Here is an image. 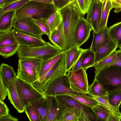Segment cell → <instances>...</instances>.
I'll return each mask as SVG.
<instances>
[{"label":"cell","mask_w":121,"mask_h":121,"mask_svg":"<svg viewBox=\"0 0 121 121\" xmlns=\"http://www.w3.org/2000/svg\"><path fill=\"white\" fill-rule=\"evenodd\" d=\"M57 10L53 4L30 0L16 10L13 22L23 18L34 20L47 18Z\"/></svg>","instance_id":"obj_1"},{"label":"cell","mask_w":121,"mask_h":121,"mask_svg":"<svg viewBox=\"0 0 121 121\" xmlns=\"http://www.w3.org/2000/svg\"><path fill=\"white\" fill-rule=\"evenodd\" d=\"M60 12L62 17L66 51L76 44L75 31L82 15L72 4Z\"/></svg>","instance_id":"obj_2"},{"label":"cell","mask_w":121,"mask_h":121,"mask_svg":"<svg viewBox=\"0 0 121 121\" xmlns=\"http://www.w3.org/2000/svg\"><path fill=\"white\" fill-rule=\"evenodd\" d=\"M95 72V77L108 93L121 91V67L109 65Z\"/></svg>","instance_id":"obj_3"},{"label":"cell","mask_w":121,"mask_h":121,"mask_svg":"<svg viewBox=\"0 0 121 121\" xmlns=\"http://www.w3.org/2000/svg\"><path fill=\"white\" fill-rule=\"evenodd\" d=\"M62 52L58 47L47 42L44 45L36 47L20 46L17 56L18 58H33L42 60L51 58Z\"/></svg>","instance_id":"obj_4"},{"label":"cell","mask_w":121,"mask_h":121,"mask_svg":"<svg viewBox=\"0 0 121 121\" xmlns=\"http://www.w3.org/2000/svg\"><path fill=\"white\" fill-rule=\"evenodd\" d=\"M61 104L74 108L78 121H98V119L92 108L82 104L70 96L61 95L56 96Z\"/></svg>","instance_id":"obj_5"},{"label":"cell","mask_w":121,"mask_h":121,"mask_svg":"<svg viewBox=\"0 0 121 121\" xmlns=\"http://www.w3.org/2000/svg\"><path fill=\"white\" fill-rule=\"evenodd\" d=\"M69 93L81 94L75 92L71 89L66 73L60 75L50 81L46 85L43 94L46 97L56 96Z\"/></svg>","instance_id":"obj_6"},{"label":"cell","mask_w":121,"mask_h":121,"mask_svg":"<svg viewBox=\"0 0 121 121\" xmlns=\"http://www.w3.org/2000/svg\"><path fill=\"white\" fill-rule=\"evenodd\" d=\"M17 91L23 106L32 105L44 95L35 88L31 83L16 77Z\"/></svg>","instance_id":"obj_7"},{"label":"cell","mask_w":121,"mask_h":121,"mask_svg":"<svg viewBox=\"0 0 121 121\" xmlns=\"http://www.w3.org/2000/svg\"><path fill=\"white\" fill-rule=\"evenodd\" d=\"M66 73L65 52L64 55L52 68L31 84L43 94L46 85L50 81L60 75Z\"/></svg>","instance_id":"obj_8"},{"label":"cell","mask_w":121,"mask_h":121,"mask_svg":"<svg viewBox=\"0 0 121 121\" xmlns=\"http://www.w3.org/2000/svg\"><path fill=\"white\" fill-rule=\"evenodd\" d=\"M86 71L81 68L75 71L69 70L67 74L70 88L74 92L82 94H89Z\"/></svg>","instance_id":"obj_9"},{"label":"cell","mask_w":121,"mask_h":121,"mask_svg":"<svg viewBox=\"0 0 121 121\" xmlns=\"http://www.w3.org/2000/svg\"><path fill=\"white\" fill-rule=\"evenodd\" d=\"M13 27L16 28L31 35L39 38L45 35L35 23L34 19L23 18L13 22Z\"/></svg>","instance_id":"obj_10"},{"label":"cell","mask_w":121,"mask_h":121,"mask_svg":"<svg viewBox=\"0 0 121 121\" xmlns=\"http://www.w3.org/2000/svg\"><path fill=\"white\" fill-rule=\"evenodd\" d=\"M102 6L99 0H93L87 13L86 19L96 32L99 31Z\"/></svg>","instance_id":"obj_11"},{"label":"cell","mask_w":121,"mask_h":121,"mask_svg":"<svg viewBox=\"0 0 121 121\" xmlns=\"http://www.w3.org/2000/svg\"><path fill=\"white\" fill-rule=\"evenodd\" d=\"M14 35L20 46L32 47L44 45L47 42L42 38L34 37L14 27L13 29Z\"/></svg>","instance_id":"obj_12"},{"label":"cell","mask_w":121,"mask_h":121,"mask_svg":"<svg viewBox=\"0 0 121 121\" xmlns=\"http://www.w3.org/2000/svg\"><path fill=\"white\" fill-rule=\"evenodd\" d=\"M92 28L83 16H81L77 26L75 32L76 44L79 47L90 37Z\"/></svg>","instance_id":"obj_13"},{"label":"cell","mask_w":121,"mask_h":121,"mask_svg":"<svg viewBox=\"0 0 121 121\" xmlns=\"http://www.w3.org/2000/svg\"><path fill=\"white\" fill-rule=\"evenodd\" d=\"M92 40L89 49L95 53L101 47L112 39L108 32L107 26L98 32L92 30Z\"/></svg>","instance_id":"obj_14"},{"label":"cell","mask_w":121,"mask_h":121,"mask_svg":"<svg viewBox=\"0 0 121 121\" xmlns=\"http://www.w3.org/2000/svg\"><path fill=\"white\" fill-rule=\"evenodd\" d=\"M82 48L76 44L65 51V65L66 72L70 70L80 56Z\"/></svg>","instance_id":"obj_15"},{"label":"cell","mask_w":121,"mask_h":121,"mask_svg":"<svg viewBox=\"0 0 121 121\" xmlns=\"http://www.w3.org/2000/svg\"><path fill=\"white\" fill-rule=\"evenodd\" d=\"M49 102V113L47 121H59L63 108L56 96H47Z\"/></svg>","instance_id":"obj_16"},{"label":"cell","mask_w":121,"mask_h":121,"mask_svg":"<svg viewBox=\"0 0 121 121\" xmlns=\"http://www.w3.org/2000/svg\"><path fill=\"white\" fill-rule=\"evenodd\" d=\"M7 94L11 103L19 113L25 111V107L22 104L18 95L16 86V79L7 88Z\"/></svg>","instance_id":"obj_17"},{"label":"cell","mask_w":121,"mask_h":121,"mask_svg":"<svg viewBox=\"0 0 121 121\" xmlns=\"http://www.w3.org/2000/svg\"><path fill=\"white\" fill-rule=\"evenodd\" d=\"M50 40L54 45L62 51L66 50L65 39L63 21L59 27L51 33L48 37Z\"/></svg>","instance_id":"obj_18"},{"label":"cell","mask_w":121,"mask_h":121,"mask_svg":"<svg viewBox=\"0 0 121 121\" xmlns=\"http://www.w3.org/2000/svg\"><path fill=\"white\" fill-rule=\"evenodd\" d=\"M17 77L31 83L38 79V73L34 69L18 64Z\"/></svg>","instance_id":"obj_19"},{"label":"cell","mask_w":121,"mask_h":121,"mask_svg":"<svg viewBox=\"0 0 121 121\" xmlns=\"http://www.w3.org/2000/svg\"><path fill=\"white\" fill-rule=\"evenodd\" d=\"M0 78L8 88L10 85L16 78L17 75L13 67L4 63L0 65Z\"/></svg>","instance_id":"obj_20"},{"label":"cell","mask_w":121,"mask_h":121,"mask_svg":"<svg viewBox=\"0 0 121 121\" xmlns=\"http://www.w3.org/2000/svg\"><path fill=\"white\" fill-rule=\"evenodd\" d=\"M37 111L41 121H47L49 108V102L44 96L32 105Z\"/></svg>","instance_id":"obj_21"},{"label":"cell","mask_w":121,"mask_h":121,"mask_svg":"<svg viewBox=\"0 0 121 121\" xmlns=\"http://www.w3.org/2000/svg\"><path fill=\"white\" fill-rule=\"evenodd\" d=\"M118 48L112 40L100 47L95 53L94 64L108 56Z\"/></svg>","instance_id":"obj_22"},{"label":"cell","mask_w":121,"mask_h":121,"mask_svg":"<svg viewBox=\"0 0 121 121\" xmlns=\"http://www.w3.org/2000/svg\"><path fill=\"white\" fill-rule=\"evenodd\" d=\"M65 51H62L59 54L47 59L42 60L38 72V78L43 76L54 66L64 55Z\"/></svg>","instance_id":"obj_23"},{"label":"cell","mask_w":121,"mask_h":121,"mask_svg":"<svg viewBox=\"0 0 121 121\" xmlns=\"http://www.w3.org/2000/svg\"><path fill=\"white\" fill-rule=\"evenodd\" d=\"M65 95H69L79 102L92 108L99 103L90 94L69 93Z\"/></svg>","instance_id":"obj_24"},{"label":"cell","mask_w":121,"mask_h":121,"mask_svg":"<svg viewBox=\"0 0 121 121\" xmlns=\"http://www.w3.org/2000/svg\"><path fill=\"white\" fill-rule=\"evenodd\" d=\"M16 10L7 12L0 17V31H4L12 29Z\"/></svg>","instance_id":"obj_25"},{"label":"cell","mask_w":121,"mask_h":121,"mask_svg":"<svg viewBox=\"0 0 121 121\" xmlns=\"http://www.w3.org/2000/svg\"><path fill=\"white\" fill-rule=\"evenodd\" d=\"M19 44L13 32V29L0 31V47Z\"/></svg>","instance_id":"obj_26"},{"label":"cell","mask_w":121,"mask_h":121,"mask_svg":"<svg viewBox=\"0 0 121 121\" xmlns=\"http://www.w3.org/2000/svg\"><path fill=\"white\" fill-rule=\"evenodd\" d=\"M89 92L92 95L107 97L108 93L97 78L95 77L92 83L89 87Z\"/></svg>","instance_id":"obj_27"},{"label":"cell","mask_w":121,"mask_h":121,"mask_svg":"<svg viewBox=\"0 0 121 121\" xmlns=\"http://www.w3.org/2000/svg\"><path fill=\"white\" fill-rule=\"evenodd\" d=\"M62 17L60 11L57 10L47 18V22L51 33L57 29L62 22Z\"/></svg>","instance_id":"obj_28"},{"label":"cell","mask_w":121,"mask_h":121,"mask_svg":"<svg viewBox=\"0 0 121 121\" xmlns=\"http://www.w3.org/2000/svg\"><path fill=\"white\" fill-rule=\"evenodd\" d=\"M109 35L112 40L119 48L121 44V21L108 28Z\"/></svg>","instance_id":"obj_29"},{"label":"cell","mask_w":121,"mask_h":121,"mask_svg":"<svg viewBox=\"0 0 121 121\" xmlns=\"http://www.w3.org/2000/svg\"><path fill=\"white\" fill-rule=\"evenodd\" d=\"M92 108L98 117L99 121H107L109 116L112 113L109 109L100 103Z\"/></svg>","instance_id":"obj_30"},{"label":"cell","mask_w":121,"mask_h":121,"mask_svg":"<svg viewBox=\"0 0 121 121\" xmlns=\"http://www.w3.org/2000/svg\"><path fill=\"white\" fill-rule=\"evenodd\" d=\"M60 104L63 109L59 121H78L76 113L73 108Z\"/></svg>","instance_id":"obj_31"},{"label":"cell","mask_w":121,"mask_h":121,"mask_svg":"<svg viewBox=\"0 0 121 121\" xmlns=\"http://www.w3.org/2000/svg\"><path fill=\"white\" fill-rule=\"evenodd\" d=\"M112 9V3L110 1L106 3L105 0L103 4L99 31L107 26L108 17L110 11Z\"/></svg>","instance_id":"obj_32"},{"label":"cell","mask_w":121,"mask_h":121,"mask_svg":"<svg viewBox=\"0 0 121 121\" xmlns=\"http://www.w3.org/2000/svg\"><path fill=\"white\" fill-rule=\"evenodd\" d=\"M42 60L33 58H19L18 64L32 68L38 73Z\"/></svg>","instance_id":"obj_33"},{"label":"cell","mask_w":121,"mask_h":121,"mask_svg":"<svg viewBox=\"0 0 121 121\" xmlns=\"http://www.w3.org/2000/svg\"><path fill=\"white\" fill-rule=\"evenodd\" d=\"M20 45L19 44L0 47V55L5 58L17 53Z\"/></svg>","instance_id":"obj_34"},{"label":"cell","mask_w":121,"mask_h":121,"mask_svg":"<svg viewBox=\"0 0 121 121\" xmlns=\"http://www.w3.org/2000/svg\"><path fill=\"white\" fill-rule=\"evenodd\" d=\"M92 96L99 103L103 104L109 109L112 113L121 119V113L119 109L113 106L109 103L108 100V96L103 97L95 95Z\"/></svg>","instance_id":"obj_35"},{"label":"cell","mask_w":121,"mask_h":121,"mask_svg":"<svg viewBox=\"0 0 121 121\" xmlns=\"http://www.w3.org/2000/svg\"><path fill=\"white\" fill-rule=\"evenodd\" d=\"M117 52V50H115L107 57L95 63L93 66L95 69V72L98 71L103 68L109 66L113 60Z\"/></svg>","instance_id":"obj_36"},{"label":"cell","mask_w":121,"mask_h":121,"mask_svg":"<svg viewBox=\"0 0 121 121\" xmlns=\"http://www.w3.org/2000/svg\"><path fill=\"white\" fill-rule=\"evenodd\" d=\"M95 53L89 49L84 57L81 65V67L86 70L93 67L94 64Z\"/></svg>","instance_id":"obj_37"},{"label":"cell","mask_w":121,"mask_h":121,"mask_svg":"<svg viewBox=\"0 0 121 121\" xmlns=\"http://www.w3.org/2000/svg\"><path fill=\"white\" fill-rule=\"evenodd\" d=\"M30 0H22L13 2L3 8H0V17L9 11L16 10Z\"/></svg>","instance_id":"obj_38"},{"label":"cell","mask_w":121,"mask_h":121,"mask_svg":"<svg viewBox=\"0 0 121 121\" xmlns=\"http://www.w3.org/2000/svg\"><path fill=\"white\" fill-rule=\"evenodd\" d=\"M93 0H75L76 7L81 14H85L88 12Z\"/></svg>","instance_id":"obj_39"},{"label":"cell","mask_w":121,"mask_h":121,"mask_svg":"<svg viewBox=\"0 0 121 121\" xmlns=\"http://www.w3.org/2000/svg\"><path fill=\"white\" fill-rule=\"evenodd\" d=\"M108 99L111 104L119 109L121 103V91L108 93Z\"/></svg>","instance_id":"obj_40"},{"label":"cell","mask_w":121,"mask_h":121,"mask_svg":"<svg viewBox=\"0 0 121 121\" xmlns=\"http://www.w3.org/2000/svg\"><path fill=\"white\" fill-rule=\"evenodd\" d=\"M24 112L30 121H41L37 111L32 105L25 107Z\"/></svg>","instance_id":"obj_41"},{"label":"cell","mask_w":121,"mask_h":121,"mask_svg":"<svg viewBox=\"0 0 121 121\" xmlns=\"http://www.w3.org/2000/svg\"><path fill=\"white\" fill-rule=\"evenodd\" d=\"M47 18H43L35 20V23L41 30L49 37L51 34L49 27L47 22Z\"/></svg>","instance_id":"obj_42"},{"label":"cell","mask_w":121,"mask_h":121,"mask_svg":"<svg viewBox=\"0 0 121 121\" xmlns=\"http://www.w3.org/2000/svg\"><path fill=\"white\" fill-rule=\"evenodd\" d=\"M53 4L57 10H61L72 3L71 0H53Z\"/></svg>","instance_id":"obj_43"},{"label":"cell","mask_w":121,"mask_h":121,"mask_svg":"<svg viewBox=\"0 0 121 121\" xmlns=\"http://www.w3.org/2000/svg\"><path fill=\"white\" fill-rule=\"evenodd\" d=\"M89 48L86 49H82L80 56L75 64L72 67L71 69L70 70L71 71H75L82 68L81 65L83 59Z\"/></svg>","instance_id":"obj_44"},{"label":"cell","mask_w":121,"mask_h":121,"mask_svg":"<svg viewBox=\"0 0 121 121\" xmlns=\"http://www.w3.org/2000/svg\"><path fill=\"white\" fill-rule=\"evenodd\" d=\"M7 95V88L3 84L0 78V101L4 100Z\"/></svg>","instance_id":"obj_45"},{"label":"cell","mask_w":121,"mask_h":121,"mask_svg":"<svg viewBox=\"0 0 121 121\" xmlns=\"http://www.w3.org/2000/svg\"><path fill=\"white\" fill-rule=\"evenodd\" d=\"M117 51L116 56L109 65H116L121 67V49Z\"/></svg>","instance_id":"obj_46"},{"label":"cell","mask_w":121,"mask_h":121,"mask_svg":"<svg viewBox=\"0 0 121 121\" xmlns=\"http://www.w3.org/2000/svg\"><path fill=\"white\" fill-rule=\"evenodd\" d=\"M9 110L6 104L3 101H0V117L9 114Z\"/></svg>","instance_id":"obj_47"},{"label":"cell","mask_w":121,"mask_h":121,"mask_svg":"<svg viewBox=\"0 0 121 121\" xmlns=\"http://www.w3.org/2000/svg\"><path fill=\"white\" fill-rule=\"evenodd\" d=\"M112 9H114V12H121V0H115L112 3Z\"/></svg>","instance_id":"obj_48"},{"label":"cell","mask_w":121,"mask_h":121,"mask_svg":"<svg viewBox=\"0 0 121 121\" xmlns=\"http://www.w3.org/2000/svg\"><path fill=\"white\" fill-rule=\"evenodd\" d=\"M18 119L9 114L0 117V121H18Z\"/></svg>","instance_id":"obj_49"},{"label":"cell","mask_w":121,"mask_h":121,"mask_svg":"<svg viewBox=\"0 0 121 121\" xmlns=\"http://www.w3.org/2000/svg\"><path fill=\"white\" fill-rule=\"evenodd\" d=\"M22 0H4L0 5V8H3L14 2Z\"/></svg>","instance_id":"obj_50"},{"label":"cell","mask_w":121,"mask_h":121,"mask_svg":"<svg viewBox=\"0 0 121 121\" xmlns=\"http://www.w3.org/2000/svg\"><path fill=\"white\" fill-rule=\"evenodd\" d=\"M107 121H121V119L112 113L109 116Z\"/></svg>","instance_id":"obj_51"},{"label":"cell","mask_w":121,"mask_h":121,"mask_svg":"<svg viewBox=\"0 0 121 121\" xmlns=\"http://www.w3.org/2000/svg\"><path fill=\"white\" fill-rule=\"evenodd\" d=\"M30 0L50 4H53V0Z\"/></svg>","instance_id":"obj_52"},{"label":"cell","mask_w":121,"mask_h":121,"mask_svg":"<svg viewBox=\"0 0 121 121\" xmlns=\"http://www.w3.org/2000/svg\"><path fill=\"white\" fill-rule=\"evenodd\" d=\"M72 3V5L75 7V0H71Z\"/></svg>","instance_id":"obj_53"},{"label":"cell","mask_w":121,"mask_h":121,"mask_svg":"<svg viewBox=\"0 0 121 121\" xmlns=\"http://www.w3.org/2000/svg\"><path fill=\"white\" fill-rule=\"evenodd\" d=\"M115 0H105V2H106L107 3L109 1H110L111 3L113 1H114Z\"/></svg>","instance_id":"obj_54"},{"label":"cell","mask_w":121,"mask_h":121,"mask_svg":"<svg viewBox=\"0 0 121 121\" xmlns=\"http://www.w3.org/2000/svg\"><path fill=\"white\" fill-rule=\"evenodd\" d=\"M4 0H0V5L1 4Z\"/></svg>","instance_id":"obj_55"},{"label":"cell","mask_w":121,"mask_h":121,"mask_svg":"<svg viewBox=\"0 0 121 121\" xmlns=\"http://www.w3.org/2000/svg\"><path fill=\"white\" fill-rule=\"evenodd\" d=\"M99 0L101 2L102 4H103L105 0Z\"/></svg>","instance_id":"obj_56"},{"label":"cell","mask_w":121,"mask_h":121,"mask_svg":"<svg viewBox=\"0 0 121 121\" xmlns=\"http://www.w3.org/2000/svg\"><path fill=\"white\" fill-rule=\"evenodd\" d=\"M119 48L120 49H121V45L119 47Z\"/></svg>","instance_id":"obj_57"},{"label":"cell","mask_w":121,"mask_h":121,"mask_svg":"<svg viewBox=\"0 0 121 121\" xmlns=\"http://www.w3.org/2000/svg\"></svg>","instance_id":"obj_58"},{"label":"cell","mask_w":121,"mask_h":121,"mask_svg":"<svg viewBox=\"0 0 121 121\" xmlns=\"http://www.w3.org/2000/svg\"></svg>","instance_id":"obj_59"}]
</instances>
